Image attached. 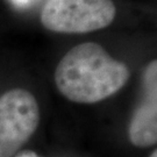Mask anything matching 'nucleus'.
Here are the masks:
<instances>
[{
    "mask_svg": "<svg viewBox=\"0 0 157 157\" xmlns=\"http://www.w3.org/2000/svg\"><path fill=\"white\" fill-rule=\"evenodd\" d=\"M17 157H39L35 152L33 151H25V152H21V154H19Z\"/></svg>",
    "mask_w": 157,
    "mask_h": 157,
    "instance_id": "423d86ee",
    "label": "nucleus"
},
{
    "mask_svg": "<svg viewBox=\"0 0 157 157\" xmlns=\"http://www.w3.org/2000/svg\"><path fill=\"white\" fill-rule=\"evenodd\" d=\"M40 124L37 100L29 91L13 89L0 97V157H12Z\"/></svg>",
    "mask_w": 157,
    "mask_h": 157,
    "instance_id": "7ed1b4c3",
    "label": "nucleus"
},
{
    "mask_svg": "<svg viewBox=\"0 0 157 157\" xmlns=\"http://www.w3.org/2000/svg\"><path fill=\"white\" fill-rule=\"evenodd\" d=\"M144 100L135 111L129 124V140L136 147L146 148L157 142V62L147 67L143 76Z\"/></svg>",
    "mask_w": 157,
    "mask_h": 157,
    "instance_id": "20e7f679",
    "label": "nucleus"
},
{
    "mask_svg": "<svg viewBox=\"0 0 157 157\" xmlns=\"http://www.w3.org/2000/svg\"><path fill=\"white\" fill-rule=\"evenodd\" d=\"M149 157H157V151H156V150H155V151L152 152V154H151V155H150Z\"/></svg>",
    "mask_w": 157,
    "mask_h": 157,
    "instance_id": "0eeeda50",
    "label": "nucleus"
},
{
    "mask_svg": "<svg viewBox=\"0 0 157 157\" xmlns=\"http://www.w3.org/2000/svg\"><path fill=\"white\" fill-rule=\"evenodd\" d=\"M130 72L100 44L75 45L59 61L55 83L67 99L78 104H95L115 94L128 82Z\"/></svg>",
    "mask_w": 157,
    "mask_h": 157,
    "instance_id": "f257e3e1",
    "label": "nucleus"
},
{
    "mask_svg": "<svg viewBox=\"0 0 157 157\" xmlns=\"http://www.w3.org/2000/svg\"><path fill=\"white\" fill-rule=\"evenodd\" d=\"M115 14L113 0H47L41 22L56 33H90L108 27Z\"/></svg>",
    "mask_w": 157,
    "mask_h": 157,
    "instance_id": "f03ea898",
    "label": "nucleus"
},
{
    "mask_svg": "<svg viewBox=\"0 0 157 157\" xmlns=\"http://www.w3.org/2000/svg\"><path fill=\"white\" fill-rule=\"evenodd\" d=\"M11 4L17 10H21V11H25V10H29L32 8L33 6H35L36 4H39L40 1L42 0H10Z\"/></svg>",
    "mask_w": 157,
    "mask_h": 157,
    "instance_id": "39448f33",
    "label": "nucleus"
}]
</instances>
